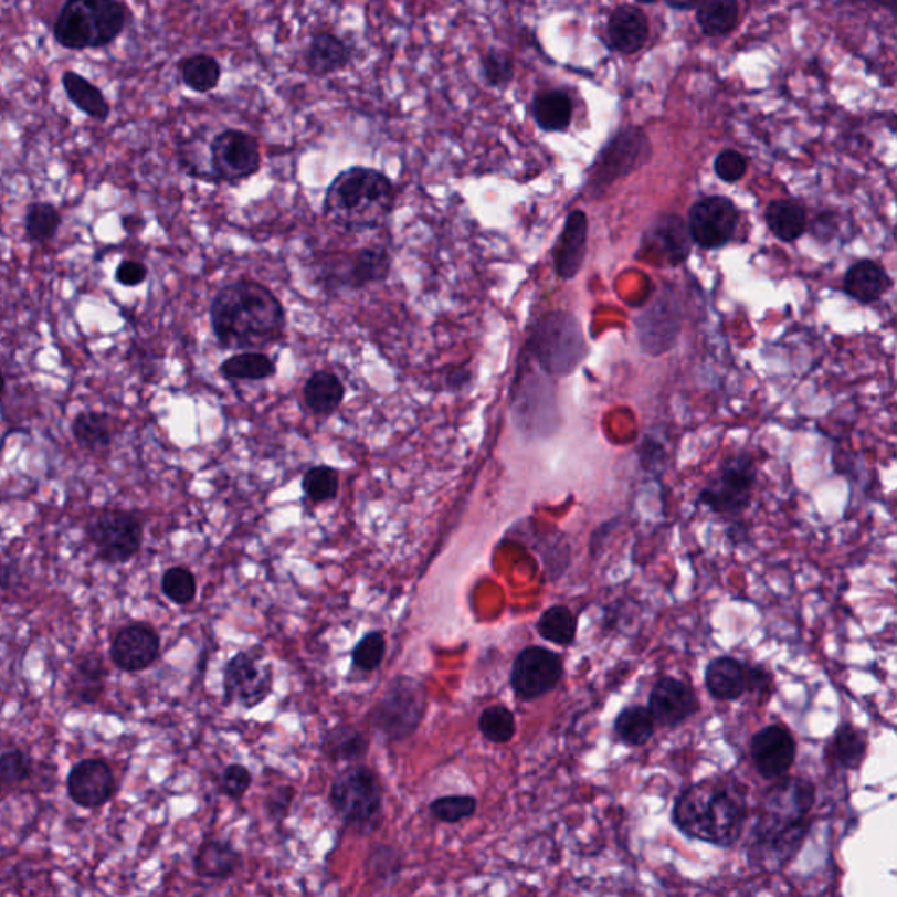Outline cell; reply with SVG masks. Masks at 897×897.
Instances as JSON below:
<instances>
[{
	"mask_svg": "<svg viewBox=\"0 0 897 897\" xmlns=\"http://www.w3.org/2000/svg\"><path fill=\"white\" fill-rule=\"evenodd\" d=\"M773 675L762 666L747 665L737 657L720 656L705 669V686L711 698L735 701L747 693L770 689Z\"/></svg>",
	"mask_w": 897,
	"mask_h": 897,
	"instance_id": "cell-15",
	"label": "cell"
},
{
	"mask_svg": "<svg viewBox=\"0 0 897 897\" xmlns=\"http://www.w3.org/2000/svg\"><path fill=\"white\" fill-rule=\"evenodd\" d=\"M528 351L547 376H570L588 356L584 328L564 310L546 314L529 334Z\"/></svg>",
	"mask_w": 897,
	"mask_h": 897,
	"instance_id": "cell-6",
	"label": "cell"
},
{
	"mask_svg": "<svg viewBox=\"0 0 897 897\" xmlns=\"http://www.w3.org/2000/svg\"><path fill=\"white\" fill-rule=\"evenodd\" d=\"M330 803L346 824L372 825L381 813V783L370 768H346L331 782Z\"/></svg>",
	"mask_w": 897,
	"mask_h": 897,
	"instance_id": "cell-8",
	"label": "cell"
},
{
	"mask_svg": "<svg viewBox=\"0 0 897 897\" xmlns=\"http://www.w3.org/2000/svg\"><path fill=\"white\" fill-rule=\"evenodd\" d=\"M34 762L23 750L0 753V788H17L32 777Z\"/></svg>",
	"mask_w": 897,
	"mask_h": 897,
	"instance_id": "cell-47",
	"label": "cell"
},
{
	"mask_svg": "<svg viewBox=\"0 0 897 897\" xmlns=\"http://www.w3.org/2000/svg\"><path fill=\"white\" fill-rule=\"evenodd\" d=\"M109 656L113 665L122 672H143L160 656V636L148 624L119 627L110 640Z\"/></svg>",
	"mask_w": 897,
	"mask_h": 897,
	"instance_id": "cell-21",
	"label": "cell"
},
{
	"mask_svg": "<svg viewBox=\"0 0 897 897\" xmlns=\"http://www.w3.org/2000/svg\"><path fill=\"white\" fill-rule=\"evenodd\" d=\"M220 373L229 381H265L275 373V363L262 351H242L220 365Z\"/></svg>",
	"mask_w": 897,
	"mask_h": 897,
	"instance_id": "cell-36",
	"label": "cell"
},
{
	"mask_svg": "<svg viewBox=\"0 0 897 897\" xmlns=\"http://www.w3.org/2000/svg\"><path fill=\"white\" fill-rule=\"evenodd\" d=\"M62 224L59 209L50 202H34L27 209V238L34 244H44L55 238Z\"/></svg>",
	"mask_w": 897,
	"mask_h": 897,
	"instance_id": "cell-42",
	"label": "cell"
},
{
	"mask_svg": "<svg viewBox=\"0 0 897 897\" xmlns=\"http://www.w3.org/2000/svg\"><path fill=\"white\" fill-rule=\"evenodd\" d=\"M161 591L176 605H188L197 597L196 576L187 568H169L161 577Z\"/></svg>",
	"mask_w": 897,
	"mask_h": 897,
	"instance_id": "cell-46",
	"label": "cell"
},
{
	"mask_svg": "<svg viewBox=\"0 0 897 897\" xmlns=\"http://www.w3.org/2000/svg\"><path fill=\"white\" fill-rule=\"evenodd\" d=\"M693 239L686 221L678 214H663L648 224L642 238L640 254L659 260L661 265H680L690 254Z\"/></svg>",
	"mask_w": 897,
	"mask_h": 897,
	"instance_id": "cell-19",
	"label": "cell"
},
{
	"mask_svg": "<svg viewBox=\"0 0 897 897\" xmlns=\"http://www.w3.org/2000/svg\"><path fill=\"white\" fill-rule=\"evenodd\" d=\"M740 211L726 197H705L690 208L687 229L690 239L703 250H719L737 232Z\"/></svg>",
	"mask_w": 897,
	"mask_h": 897,
	"instance_id": "cell-14",
	"label": "cell"
},
{
	"mask_svg": "<svg viewBox=\"0 0 897 897\" xmlns=\"http://www.w3.org/2000/svg\"><path fill=\"white\" fill-rule=\"evenodd\" d=\"M747 158L735 149H724L714 161V170L724 182H737L746 176Z\"/></svg>",
	"mask_w": 897,
	"mask_h": 897,
	"instance_id": "cell-50",
	"label": "cell"
},
{
	"mask_svg": "<svg viewBox=\"0 0 897 897\" xmlns=\"http://www.w3.org/2000/svg\"><path fill=\"white\" fill-rule=\"evenodd\" d=\"M767 224L774 238L794 242L806 230V211L794 200H773L767 209Z\"/></svg>",
	"mask_w": 897,
	"mask_h": 897,
	"instance_id": "cell-34",
	"label": "cell"
},
{
	"mask_svg": "<svg viewBox=\"0 0 897 897\" xmlns=\"http://www.w3.org/2000/svg\"><path fill=\"white\" fill-rule=\"evenodd\" d=\"M115 773L102 759H83L67 774V794L83 809H101L115 796Z\"/></svg>",
	"mask_w": 897,
	"mask_h": 897,
	"instance_id": "cell-22",
	"label": "cell"
},
{
	"mask_svg": "<svg viewBox=\"0 0 897 897\" xmlns=\"http://www.w3.org/2000/svg\"><path fill=\"white\" fill-rule=\"evenodd\" d=\"M106 678L107 669L101 654L88 652L74 665L68 680V693L76 701L94 705L104 695Z\"/></svg>",
	"mask_w": 897,
	"mask_h": 897,
	"instance_id": "cell-28",
	"label": "cell"
},
{
	"mask_svg": "<svg viewBox=\"0 0 897 897\" xmlns=\"http://www.w3.org/2000/svg\"><path fill=\"white\" fill-rule=\"evenodd\" d=\"M535 124L546 131H563L572 122V101L561 89L535 95L531 104Z\"/></svg>",
	"mask_w": 897,
	"mask_h": 897,
	"instance_id": "cell-33",
	"label": "cell"
},
{
	"mask_svg": "<svg viewBox=\"0 0 897 897\" xmlns=\"http://www.w3.org/2000/svg\"><path fill=\"white\" fill-rule=\"evenodd\" d=\"M62 86H64L68 102L83 115L95 119V122H101V124L109 119L110 104L107 102L104 92L98 86H95L92 81L74 73V71H65L62 74Z\"/></svg>",
	"mask_w": 897,
	"mask_h": 897,
	"instance_id": "cell-29",
	"label": "cell"
},
{
	"mask_svg": "<svg viewBox=\"0 0 897 897\" xmlns=\"http://www.w3.org/2000/svg\"><path fill=\"white\" fill-rule=\"evenodd\" d=\"M475 810H477V800L474 796H442L436 798L430 804V813L436 821L445 822V824H456V822L465 821L472 817Z\"/></svg>",
	"mask_w": 897,
	"mask_h": 897,
	"instance_id": "cell-48",
	"label": "cell"
},
{
	"mask_svg": "<svg viewBox=\"0 0 897 897\" xmlns=\"http://www.w3.org/2000/svg\"><path fill=\"white\" fill-rule=\"evenodd\" d=\"M212 334L223 349L262 351L283 337L286 314L279 298L254 281L226 284L212 298Z\"/></svg>",
	"mask_w": 897,
	"mask_h": 897,
	"instance_id": "cell-2",
	"label": "cell"
},
{
	"mask_svg": "<svg viewBox=\"0 0 897 897\" xmlns=\"http://www.w3.org/2000/svg\"><path fill=\"white\" fill-rule=\"evenodd\" d=\"M747 789L732 777H708L682 792L672 821L687 838L731 847L743 834Z\"/></svg>",
	"mask_w": 897,
	"mask_h": 897,
	"instance_id": "cell-3",
	"label": "cell"
},
{
	"mask_svg": "<svg viewBox=\"0 0 897 897\" xmlns=\"http://www.w3.org/2000/svg\"><path fill=\"white\" fill-rule=\"evenodd\" d=\"M614 731L619 740L626 746H645L656 732V722L652 719L647 707L633 705L619 714L614 720Z\"/></svg>",
	"mask_w": 897,
	"mask_h": 897,
	"instance_id": "cell-37",
	"label": "cell"
},
{
	"mask_svg": "<svg viewBox=\"0 0 897 897\" xmlns=\"http://www.w3.org/2000/svg\"><path fill=\"white\" fill-rule=\"evenodd\" d=\"M834 758L847 770H857L863 764L866 752H868V741L861 729L852 724H842L833 740Z\"/></svg>",
	"mask_w": 897,
	"mask_h": 897,
	"instance_id": "cell-41",
	"label": "cell"
},
{
	"mask_svg": "<svg viewBox=\"0 0 897 897\" xmlns=\"http://www.w3.org/2000/svg\"><path fill=\"white\" fill-rule=\"evenodd\" d=\"M355 50L346 39L334 32H318L304 51L305 71L313 77H328L348 68Z\"/></svg>",
	"mask_w": 897,
	"mask_h": 897,
	"instance_id": "cell-25",
	"label": "cell"
},
{
	"mask_svg": "<svg viewBox=\"0 0 897 897\" xmlns=\"http://www.w3.org/2000/svg\"><path fill=\"white\" fill-rule=\"evenodd\" d=\"M148 279V267L137 260H125L116 268V281L127 288H136Z\"/></svg>",
	"mask_w": 897,
	"mask_h": 897,
	"instance_id": "cell-52",
	"label": "cell"
},
{
	"mask_svg": "<svg viewBox=\"0 0 897 897\" xmlns=\"http://www.w3.org/2000/svg\"><path fill=\"white\" fill-rule=\"evenodd\" d=\"M344 394L346 388L340 377L328 370L314 372L304 386L305 405L309 407L314 414H334L342 405Z\"/></svg>",
	"mask_w": 897,
	"mask_h": 897,
	"instance_id": "cell-31",
	"label": "cell"
},
{
	"mask_svg": "<svg viewBox=\"0 0 897 897\" xmlns=\"http://www.w3.org/2000/svg\"><path fill=\"white\" fill-rule=\"evenodd\" d=\"M293 792L292 788H279L277 791H274L271 798L267 801V810L271 813V817L274 819H283L288 815L289 806L293 803Z\"/></svg>",
	"mask_w": 897,
	"mask_h": 897,
	"instance_id": "cell-53",
	"label": "cell"
},
{
	"mask_svg": "<svg viewBox=\"0 0 897 897\" xmlns=\"http://www.w3.org/2000/svg\"><path fill=\"white\" fill-rule=\"evenodd\" d=\"M209 166L217 181L238 184L253 178L262 167L258 140L238 128L220 131L209 146Z\"/></svg>",
	"mask_w": 897,
	"mask_h": 897,
	"instance_id": "cell-10",
	"label": "cell"
},
{
	"mask_svg": "<svg viewBox=\"0 0 897 897\" xmlns=\"http://www.w3.org/2000/svg\"><path fill=\"white\" fill-rule=\"evenodd\" d=\"M588 217L584 211L570 212L559 233L555 247L556 274L561 279H573L584 265L588 254Z\"/></svg>",
	"mask_w": 897,
	"mask_h": 897,
	"instance_id": "cell-24",
	"label": "cell"
},
{
	"mask_svg": "<svg viewBox=\"0 0 897 897\" xmlns=\"http://www.w3.org/2000/svg\"><path fill=\"white\" fill-rule=\"evenodd\" d=\"M563 659L546 647H526L517 654L510 672V686L523 701L542 698L563 678Z\"/></svg>",
	"mask_w": 897,
	"mask_h": 897,
	"instance_id": "cell-13",
	"label": "cell"
},
{
	"mask_svg": "<svg viewBox=\"0 0 897 897\" xmlns=\"http://www.w3.org/2000/svg\"><path fill=\"white\" fill-rule=\"evenodd\" d=\"M130 14L122 0H65L53 23V39L65 50H101L124 34Z\"/></svg>",
	"mask_w": 897,
	"mask_h": 897,
	"instance_id": "cell-5",
	"label": "cell"
},
{
	"mask_svg": "<svg viewBox=\"0 0 897 897\" xmlns=\"http://www.w3.org/2000/svg\"><path fill=\"white\" fill-rule=\"evenodd\" d=\"M426 689L411 677L391 682L373 710V726L390 741H402L418 729L426 711Z\"/></svg>",
	"mask_w": 897,
	"mask_h": 897,
	"instance_id": "cell-7",
	"label": "cell"
},
{
	"mask_svg": "<svg viewBox=\"0 0 897 897\" xmlns=\"http://www.w3.org/2000/svg\"><path fill=\"white\" fill-rule=\"evenodd\" d=\"M321 750L331 761H358L369 752V741L351 726H335L325 732Z\"/></svg>",
	"mask_w": 897,
	"mask_h": 897,
	"instance_id": "cell-35",
	"label": "cell"
},
{
	"mask_svg": "<svg viewBox=\"0 0 897 897\" xmlns=\"http://www.w3.org/2000/svg\"><path fill=\"white\" fill-rule=\"evenodd\" d=\"M478 729L492 743H507L516 735V717L504 705H493L478 717Z\"/></svg>",
	"mask_w": 897,
	"mask_h": 897,
	"instance_id": "cell-45",
	"label": "cell"
},
{
	"mask_svg": "<svg viewBox=\"0 0 897 897\" xmlns=\"http://www.w3.org/2000/svg\"><path fill=\"white\" fill-rule=\"evenodd\" d=\"M636 323L642 349L648 355H663L672 348L680 331V305L669 293H661L659 297L640 314Z\"/></svg>",
	"mask_w": 897,
	"mask_h": 897,
	"instance_id": "cell-20",
	"label": "cell"
},
{
	"mask_svg": "<svg viewBox=\"0 0 897 897\" xmlns=\"http://www.w3.org/2000/svg\"><path fill=\"white\" fill-rule=\"evenodd\" d=\"M223 687L226 701L246 708L258 707L271 696L274 673L250 652H239L224 668Z\"/></svg>",
	"mask_w": 897,
	"mask_h": 897,
	"instance_id": "cell-16",
	"label": "cell"
},
{
	"mask_svg": "<svg viewBox=\"0 0 897 897\" xmlns=\"http://www.w3.org/2000/svg\"><path fill=\"white\" fill-rule=\"evenodd\" d=\"M478 68H481L484 85L496 89L507 88L513 83L514 74H516L513 55L507 51L498 50V48H489L481 56Z\"/></svg>",
	"mask_w": 897,
	"mask_h": 897,
	"instance_id": "cell-43",
	"label": "cell"
},
{
	"mask_svg": "<svg viewBox=\"0 0 897 897\" xmlns=\"http://www.w3.org/2000/svg\"><path fill=\"white\" fill-rule=\"evenodd\" d=\"M537 631L550 644L570 647L577 636L576 614L564 605L550 606L538 619Z\"/></svg>",
	"mask_w": 897,
	"mask_h": 897,
	"instance_id": "cell-39",
	"label": "cell"
},
{
	"mask_svg": "<svg viewBox=\"0 0 897 897\" xmlns=\"http://www.w3.org/2000/svg\"><path fill=\"white\" fill-rule=\"evenodd\" d=\"M889 288V274L872 260L854 263L843 279V292L861 304H873Z\"/></svg>",
	"mask_w": 897,
	"mask_h": 897,
	"instance_id": "cell-27",
	"label": "cell"
},
{
	"mask_svg": "<svg viewBox=\"0 0 897 897\" xmlns=\"http://www.w3.org/2000/svg\"><path fill=\"white\" fill-rule=\"evenodd\" d=\"M647 708L656 726L677 728L698 711V696L686 682L663 677L652 689Z\"/></svg>",
	"mask_w": 897,
	"mask_h": 897,
	"instance_id": "cell-23",
	"label": "cell"
},
{
	"mask_svg": "<svg viewBox=\"0 0 897 897\" xmlns=\"http://www.w3.org/2000/svg\"><path fill=\"white\" fill-rule=\"evenodd\" d=\"M73 435L81 447L104 451L113 442L109 415L97 411L80 412L73 421Z\"/></svg>",
	"mask_w": 897,
	"mask_h": 897,
	"instance_id": "cell-38",
	"label": "cell"
},
{
	"mask_svg": "<svg viewBox=\"0 0 897 897\" xmlns=\"http://www.w3.org/2000/svg\"><path fill=\"white\" fill-rule=\"evenodd\" d=\"M251 782H253L251 771L242 764H230L221 774V789L232 800H241L251 788Z\"/></svg>",
	"mask_w": 897,
	"mask_h": 897,
	"instance_id": "cell-51",
	"label": "cell"
},
{
	"mask_svg": "<svg viewBox=\"0 0 897 897\" xmlns=\"http://www.w3.org/2000/svg\"><path fill=\"white\" fill-rule=\"evenodd\" d=\"M642 4H652V2H656V0H639Z\"/></svg>",
	"mask_w": 897,
	"mask_h": 897,
	"instance_id": "cell-58",
	"label": "cell"
},
{
	"mask_svg": "<svg viewBox=\"0 0 897 897\" xmlns=\"http://www.w3.org/2000/svg\"><path fill=\"white\" fill-rule=\"evenodd\" d=\"M178 71L182 85L196 94H211L220 86L223 76L220 62L208 53H196L182 59Z\"/></svg>",
	"mask_w": 897,
	"mask_h": 897,
	"instance_id": "cell-32",
	"label": "cell"
},
{
	"mask_svg": "<svg viewBox=\"0 0 897 897\" xmlns=\"http://www.w3.org/2000/svg\"><path fill=\"white\" fill-rule=\"evenodd\" d=\"M391 258L382 246L363 247L331 263L326 279L334 288L358 289L384 281L390 274Z\"/></svg>",
	"mask_w": 897,
	"mask_h": 897,
	"instance_id": "cell-18",
	"label": "cell"
},
{
	"mask_svg": "<svg viewBox=\"0 0 897 897\" xmlns=\"http://www.w3.org/2000/svg\"><path fill=\"white\" fill-rule=\"evenodd\" d=\"M13 576H17L14 568H0V585H11Z\"/></svg>",
	"mask_w": 897,
	"mask_h": 897,
	"instance_id": "cell-55",
	"label": "cell"
},
{
	"mask_svg": "<svg viewBox=\"0 0 897 897\" xmlns=\"http://www.w3.org/2000/svg\"><path fill=\"white\" fill-rule=\"evenodd\" d=\"M86 534L98 558L109 564L128 563L139 552L145 538L139 519L125 510H104L89 521Z\"/></svg>",
	"mask_w": 897,
	"mask_h": 897,
	"instance_id": "cell-9",
	"label": "cell"
},
{
	"mask_svg": "<svg viewBox=\"0 0 897 897\" xmlns=\"http://www.w3.org/2000/svg\"><path fill=\"white\" fill-rule=\"evenodd\" d=\"M340 475L334 466L318 465L305 472L302 489L314 504H325L339 495Z\"/></svg>",
	"mask_w": 897,
	"mask_h": 897,
	"instance_id": "cell-44",
	"label": "cell"
},
{
	"mask_svg": "<svg viewBox=\"0 0 897 897\" xmlns=\"http://www.w3.org/2000/svg\"><path fill=\"white\" fill-rule=\"evenodd\" d=\"M610 43L621 53H636L647 43L648 22L635 6H619L609 22Z\"/></svg>",
	"mask_w": 897,
	"mask_h": 897,
	"instance_id": "cell-26",
	"label": "cell"
},
{
	"mask_svg": "<svg viewBox=\"0 0 897 897\" xmlns=\"http://www.w3.org/2000/svg\"><path fill=\"white\" fill-rule=\"evenodd\" d=\"M397 190L384 172L373 167L352 166L335 176L326 188L323 214L349 232L381 226L393 211Z\"/></svg>",
	"mask_w": 897,
	"mask_h": 897,
	"instance_id": "cell-4",
	"label": "cell"
},
{
	"mask_svg": "<svg viewBox=\"0 0 897 897\" xmlns=\"http://www.w3.org/2000/svg\"><path fill=\"white\" fill-rule=\"evenodd\" d=\"M4 390H6L4 373H2V370H0V397H2V393H4Z\"/></svg>",
	"mask_w": 897,
	"mask_h": 897,
	"instance_id": "cell-57",
	"label": "cell"
},
{
	"mask_svg": "<svg viewBox=\"0 0 897 897\" xmlns=\"http://www.w3.org/2000/svg\"><path fill=\"white\" fill-rule=\"evenodd\" d=\"M878 4L887 6V8L894 9L896 8V0H876Z\"/></svg>",
	"mask_w": 897,
	"mask_h": 897,
	"instance_id": "cell-56",
	"label": "cell"
},
{
	"mask_svg": "<svg viewBox=\"0 0 897 897\" xmlns=\"http://www.w3.org/2000/svg\"><path fill=\"white\" fill-rule=\"evenodd\" d=\"M738 14L737 0H701L696 20L705 34L716 38L729 34L737 27Z\"/></svg>",
	"mask_w": 897,
	"mask_h": 897,
	"instance_id": "cell-40",
	"label": "cell"
},
{
	"mask_svg": "<svg viewBox=\"0 0 897 897\" xmlns=\"http://www.w3.org/2000/svg\"><path fill=\"white\" fill-rule=\"evenodd\" d=\"M796 740L782 724L764 726L750 741L753 767L762 779L777 780L785 777L796 761Z\"/></svg>",
	"mask_w": 897,
	"mask_h": 897,
	"instance_id": "cell-17",
	"label": "cell"
},
{
	"mask_svg": "<svg viewBox=\"0 0 897 897\" xmlns=\"http://www.w3.org/2000/svg\"><path fill=\"white\" fill-rule=\"evenodd\" d=\"M756 477L758 472L749 456L731 457L703 489L699 502L711 513L737 516L749 507Z\"/></svg>",
	"mask_w": 897,
	"mask_h": 897,
	"instance_id": "cell-11",
	"label": "cell"
},
{
	"mask_svg": "<svg viewBox=\"0 0 897 897\" xmlns=\"http://www.w3.org/2000/svg\"><path fill=\"white\" fill-rule=\"evenodd\" d=\"M241 854L221 840H208L200 845L196 855L197 875L212 880H224L241 868Z\"/></svg>",
	"mask_w": 897,
	"mask_h": 897,
	"instance_id": "cell-30",
	"label": "cell"
},
{
	"mask_svg": "<svg viewBox=\"0 0 897 897\" xmlns=\"http://www.w3.org/2000/svg\"><path fill=\"white\" fill-rule=\"evenodd\" d=\"M669 8L678 9V11H686L699 4V0H665Z\"/></svg>",
	"mask_w": 897,
	"mask_h": 897,
	"instance_id": "cell-54",
	"label": "cell"
},
{
	"mask_svg": "<svg viewBox=\"0 0 897 897\" xmlns=\"http://www.w3.org/2000/svg\"><path fill=\"white\" fill-rule=\"evenodd\" d=\"M759 804L747 838V859L753 868L779 872L800 852L809 833L815 785L800 777H780Z\"/></svg>",
	"mask_w": 897,
	"mask_h": 897,
	"instance_id": "cell-1",
	"label": "cell"
},
{
	"mask_svg": "<svg viewBox=\"0 0 897 897\" xmlns=\"http://www.w3.org/2000/svg\"><path fill=\"white\" fill-rule=\"evenodd\" d=\"M651 157V145L647 136L640 128H627L621 131L598 158L591 172L589 188L593 193H601L624 176L631 175L640 166L647 163Z\"/></svg>",
	"mask_w": 897,
	"mask_h": 897,
	"instance_id": "cell-12",
	"label": "cell"
},
{
	"mask_svg": "<svg viewBox=\"0 0 897 897\" xmlns=\"http://www.w3.org/2000/svg\"><path fill=\"white\" fill-rule=\"evenodd\" d=\"M386 654V640L381 631H372L358 642L352 651V665L361 672L379 668Z\"/></svg>",
	"mask_w": 897,
	"mask_h": 897,
	"instance_id": "cell-49",
	"label": "cell"
}]
</instances>
